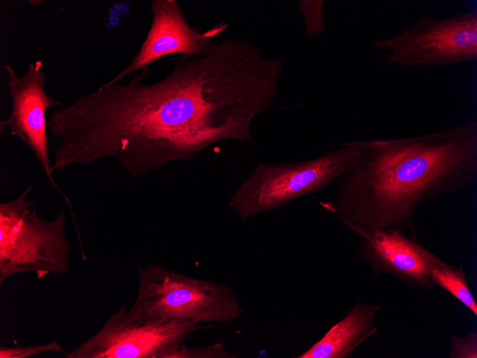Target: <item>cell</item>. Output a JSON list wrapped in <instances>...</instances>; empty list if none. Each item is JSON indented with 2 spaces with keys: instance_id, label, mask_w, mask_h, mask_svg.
I'll return each instance as SVG.
<instances>
[{
  "instance_id": "cell-7",
  "label": "cell",
  "mask_w": 477,
  "mask_h": 358,
  "mask_svg": "<svg viewBox=\"0 0 477 358\" xmlns=\"http://www.w3.org/2000/svg\"><path fill=\"white\" fill-rule=\"evenodd\" d=\"M122 305L91 337L64 358H173L191 334L203 328L194 322L141 321Z\"/></svg>"
},
{
  "instance_id": "cell-4",
  "label": "cell",
  "mask_w": 477,
  "mask_h": 358,
  "mask_svg": "<svg viewBox=\"0 0 477 358\" xmlns=\"http://www.w3.org/2000/svg\"><path fill=\"white\" fill-rule=\"evenodd\" d=\"M359 159V149L350 141L310 160L258 162L229 197L228 206L242 220L274 211L336 183L358 164Z\"/></svg>"
},
{
  "instance_id": "cell-14",
  "label": "cell",
  "mask_w": 477,
  "mask_h": 358,
  "mask_svg": "<svg viewBox=\"0 0 477 358\" xmlns=\"http://www.w3.org/2000/svg\"><path fill=\"white\" fill-rule=\"evenodd\" d=\"M54 352L65 355L66 352L56 341L30 347H1L0 358H27L38 354Z\"/></svg>"
},
{
  "instance_id": "cell-15",
  "label": "cell",
  "mask_w": 477,
  "mask_h": 358,
  "mask_svg": "<svg viewBox=\"0 0 477 358\" xmlns=\"http://www.w3.org/2000/svg\"><path fill=\"white\" fill-rule=\"evenodd\" d=\"M323 1H301V10L306 21V33L311 37L319 36L323 30L322 10Z\"/></svg>"
},
{
  "instance_id": "cell-2",
  "label": "cell",
  "mask_w": 477,
  "mask_h": 358,
  "mask_svg": "<svg viewBox=\"0 0 477 358\" xmlns=\"http://www.w3.org/2000/svg\"><path fill=\"white\" fill-rule=\"evenodd\" d=\"M358 164L336 182L323 207L360 237L408 229L418 208L477 177V122L423 135L353 141Z\"/></svg>"
},
{
  "instance_id": "cell-3",
  "label": "cell",
  "mask_w": 477,
  "mask_h": 358,
  "mask_svg": "<svg viewBox=\"0 0 477 358\" xmlns=\"http://www.w3.org/2000/svg\"><path fill=\"white\" fill-rule=\"evenodd\" d=\"M139 287L130 317L141 321L229 323L242 307L236 291L215 281L179 274L160 264L137 265Z\"/></svg>"
},
{
  "instance_id": "cell-1",
  "label": "cell",
  "mask_w": 477,
  "mask_h": 358,
  "mask_svg": "<svg viewBox=\"0 0 477 358\" xmlns=\"http://www.w3.org/2000/svg\"><path fill=\"white\" fill-rule=\"evenodd\" d=\"M282 66L251 42L227 38L204 55H178L157 81L144 82L149 67L108 81L70 105L76 152L86 166L114 159L138 178L218 141L251 140L252 121L278 95Z\"/></svg>"
},
{
  "instance_id": "cell-5",
  "label": "cell",
  "mask_w": 477,
  "mask_h": 358,
  "mask_svg": "<svg viewBox=\"0 0 477 358\" xmlns=\"http://www.w3.org/2000/svg\"><path fill=\"white\" fill-rule=\"evenodd\" d=\"M29 185L16 198L0 203V284L9 277L34 273L37 279L69 271L71 244L64 234L63 211L41 218Z\"/></svg>"
},
{
  "instance_id": "cell-16",
  "label": "cell",
  "mask_w": 477,
  "mask_h": 358,
  "mask_svg": "<svg viewBox=\"0 0 477 358\" xmlns=\"http://www.w3.org/2000/svg\"><path fill=\"white\" fill-rule=\"evenodd\" d=\"M451 358H477V334L472 332L463 338H451Z\"/></svg>"
},
{
  "instance_id": "cell-6",
  "label": "cell",
  "mask_w": 477,
  "mask_h": 358,
  "mask_svg": "<svg viewBox=\"0 0 477 358\" xmlns=\"http://www.w3.org/2000/svg\"><path fill=\"white\" fill-rule=\"evenodd\" d=\"M385 66H446L477 59V9L453 16H423L397 35L371 40Z\"/></svg>"
},
{
  "instance_id": "cell-12",
  "label": "cell",
  "mask_w": 477,
  "mask_h": 358,
  "mask_svg": "<svg viewBox=\"0 0 477 358\" xmlns=\"http://www.w3.org/2000/svg\"><path fill=\"white\" fill-rule=\"evenodd\" d=\"M431 277L436 287L445 289L477 317V304L468 285L462 263L456 267L441 259L433 266Z\"/></svg>"
},
{
  "instance_id": "cell-8",
  "label": "cell",
  "mask_w": 477,
  "mask_h": 358,
  "mask_svg": "<svg viewBox=\"0 0 477 358\" xmlns=\"http://www.w3.org/2000/svg\"><path fill=\"white\" fill-rule=\"evenodd\" d=\"M42 63L36 61L28 64L26 71L18 76L13 67L6 64L7 88L11 99V111L0 121V130L8 129L31 150L40 164L49 181L62 196L71 209L68 198L56 184L51 171L48 153L46 111L60 108L61 101L49 95L45 89L46 74Z\"/></svg>"
},
{
  "instance_id": "cell-13",
  "label": "cell",
  "mask_w": 477,
  "mask_h": 358,
  "mask_svg": "<svg viewBox=\"0 0 477 358\" xmlns=\"http://www.w3.org/2000/svg\"><path fill=\"white\" fill-rule=\"evenodd\" d=\"M239 357V351L229 352L224 342L199 347H188L183 343L176 350L173 358H238Z\"/></svg>"
},
{
  "instance_id": "cell-11",
  "label": "cell",
  "mask_w": 477,
  "mask_h": 358,
  "mask_svg": "<svg viewBox=\"0 0 477 358\" xmlns=\"http://www.w3.org/2000/svg\"><path fill=\"white\" fill-rule=\"evenodd\" d=\"M381 307L357 302L346 316L298 358H346L377 333L376 316Z\"/></svg>"
},
{
  "instance_id": "cell-9",
  "label": "cell",
  "mask_w": 477,
  "mask_h": 358,
  "mask_svg": "<svg viewBox=\"0 0 477 358\" xmlns=\"http://www.w3.org/2000/svg\"><path fill=\"white\" fill-rule=\"evenodd\" d=\"M150 11L151 23L141 47L130 63L109 82H121L165 56H202L216 46L209 39L211 33H201L187 22L178 1L153 0Z\"/></svg>"
},
{
  "instance_id": "cell-10",
  "label": "cell",
  "mask_w": 477,
  "mask_h": 358,
  "mask_svg": "<svg viewBox=\"0 0 477 358\" xmlns=\"http://www.w3.org/2000/svg\"><path fill=\"white\" fill-rule=\"evenodd\" d=\"M356 254L375 278L388 274L411 288H436L431 272L441 259L403 231L381 230L360 237Z\"/></svg>"
}]
</instances>
